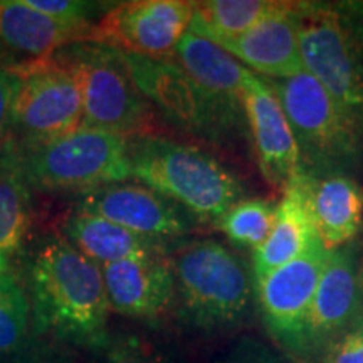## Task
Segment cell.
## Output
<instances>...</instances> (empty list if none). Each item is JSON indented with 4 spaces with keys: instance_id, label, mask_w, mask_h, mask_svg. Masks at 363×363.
<instances>
[{
    "instance_id": "4316f807",
    "label": "cell",
    "mask_w": 363,
    "mask_h": 363,
    "mask_svg": "<svg viewBox=\"0 0 363 363\" xmlns=\"http://www.w3.org/2000/svg\"><path fill=\"white\" fill-rule=\"evenodd\" d=\"M24 2L44 16L62 22V24L86 27V29L93 27L89 21L93 19L94 13L106 11L104 4L81 2V0H24Z\"/></svg>"
},
{
    "instance_id": "5bb4252c",
    "label": "cell",
    "mask_w": 363,
    "mask_h": 363,
    "mask_svg": "<svg viewBox=\"0 0 363 363\" xmlns=\"http://www.w3.org/2000/svg\"><path fill=\"white\" fill-rule=\"evenodd\" d=\"M79 211L152 239L174 240L194 229L192 214L143 184L118 182L83 194Z\"/></svg>"
},
{
    "instance_id": "8fae6325",
    "label": "cell",
    "mask_w": 363,
    "mask_h": 363,
    "mask_svg": "<svg viewBox=\"0 0 363 363\" xmlns=\"http://www.w3.org/2000/svg\"><path fill=\"white\" fill-rule=\"evenodd\" d=\"M363 325V274L353 247L330 251L308 315L303 357L325 353Z\"/></svg>"
},
{
    "instance_id": "8992f818",
    "label": "cell",
    "mask_w": 363,
    "mask_h": 363,
    "mask_svg": "<svg viewBox=\"0 0 363 363\" xmlns=\"http://www.w3.org/2000/svg\"><path fill=\"white\" fill-rule=\"evenodd\" d=\"M16 148L27 184L40 192L88 194L131 177L128 138L106 131L78 128L52 142Z\"/></svg>"
},
{
    "instance_id": "30bf717a",
    "label": "cell",
    "mask_w": 363,
    "mask_h": 363,
    "mask_svg": "<svg viewBox=\"0 0 363 363\" xmlns=\"http://www.w3.org/2000/svg\"><path fill=\"white\" fill-rule=\"evenodd\" d=\"M195 2L135 0L108 9L93 26L88 43L148 57H174L177 44L189 33Z\"/></svg>"
},
{
    "instance_id": "52a82bcc",
    "label": "cell",
    "mask_w": 363,
    "mask_h": 363,
    "mask_svg": "<svg viewBox=\"0 0 363 363\" xmlns=\"http://www.w3.org/2000/svg\"><path fill=\"white\" fill-rule=\"evenodd\" d=\"M61 52L81 86V128L128 140L153 135L155 110L136 88L121 51L99 43H74Z\"/></svg>"
},
{
    "instance_id": "5b68a950",
    "label": "cell",
    "mask_w": 363,
    "mask_h": 363,
    "mask_svg": "<svg viewBox=\"0 0 363 363\" xmlns=\"http://www.w3.org/2000/svg\"><path fill=\"white\" fill-rule=\"evenodd\" d=\"M180 320L199 331L233 328L246 320L254 284L238 254L216 239L185 244L170 259Z\"/></svg>"
},
{
    "instance_id": "f1b7e54d",
    "label": "cell",
    "mask_w": 363,
    "mask_h": 363,
    "mask_svg": "<svg viewBox=\"0 0 363 363\" xmlns=\"http://www.w3.org/2000/svg\"><path fill=\"white\" fill-rule=\"evenodd\" d=\"M21 84V76L0 61V148L11 138L13 108L19 96Z\"/></svg>"
},
{
    "instance_id": "277c9868",
    "label": "cell",
    "mask_w": 363,
    "mask_h": 363,
    "mask_svg": "<svg viewBox=\"0 0 363 363\" xmlns=\"http://www.w3.org/2000/svg\"><path fill=\"white\" fill-rule=\"evenodd\" d=\"M303 66L363 131V6L294 2Z\"/></svg>"
},
{
    "instance_id": "484cf974",
    "label": "cell",
    "mask_w": 363,
    "mask_h": 363,
    "mask_svg": "<svg viewBox=\"0 0 363 363\" xmlns=\"http://www.w3.org/2000/svg\"><path fill=\"white\" fill-rule=\"evenodd\" d=\"M101 353L103 363H179L157 345L133 333L111 335Z\"/></svg>"
},
{
    "instance_id": "d4e9b609",
    "label": "cell",
    "mask_w": 363,
    "mask_h": 363,
    "mask_svg": "<svg viewBox=\"0 0 363 363\" xmlns=\"http://www.w3.org/2000/svg\"><path fill=\"white\" fill-rule=\"evenodd\" d=\"M30 303L12 272L0 274V357L11 358L29 338Z\"/></svg>"
},
{
    "instance_id": "e0dca14e",
    "label": "cell",
    "mask_w": 363,
    "mask_h": 363,
    "mask_svg": "<svg viewBox=\"0 0 363 363\" xmlns=\"http://www.w3.org/2000/svg\"><path fill=\"white\" fill-rule=\"evenodd\" d=\"M293 7L294 2H283L278 11L244 34L220 39L214 44L229 52L259 78H293L305 71L299 52Z\"/></svg>"
},
{
    "instance_id": "9c48e42d",
    "label": "cell",
    "mask_w": 363,
    "mask_h": 363,
    "mask_svg": "<svg viewBox=\"0 0 363 363\" xmlns=\"http://www.w3.org/2000/svg\"><path fill=\"white\" fill-rule=\"evenodd\" d=\"M328 254L318 239L303 256L254 278L257 305L267 331L296 355L303 353L308 315Z\"/></svg>"
},
{
    "instance_id": "4fadbf2b",
    "label": "cell",
    "mask_w": 363,
    "mask_h": 363,
    "mask_svg": "<svg viewBox=\"0 0 363 363\" xmlns=\"http://www.w3.org/2000/svg\"><path fill=\"white\" fill-rule=\"evenodd\" d=\"M174 59L202 91L219 121L222 135L244 128V91L252 71L201 35L187 33L177 44Z\"/></svg>"
},
{
    "instance_id": "d6986e66",
    "label": "cell",
    "mask_w": 363,
    "mask_h": 363,
    "mask_svg": "<svg viewBox=\"0 0 363 363\" xmlns=\"http://www.w3.org/2000/svg\"><path fill=\"white\" fill-rule=\"evenodd\" d=\"M318 239L310 208V179L298 174L276 207V220L269 235L254 249V278L303 256Z\"/></svg>"
},
{
    "instance_id": "9a60e30c",
    "label": "cell",
    "mask_w": 363,
    "mask_h": 363,
    "mask_svg": "<svg viewBox=\"0 0 363 363\" xmlns=\"http://www.w3.org/2000/svg\"><path fill=\"white\" fill-rule=\"evenodd\" d=\"M244 113L261 174L271 187L284 192L299 174L298 147L278 94L264 78H249Z\"/></svg>"
},
{
    "instance_id": "83f0119b",
    "label": "cell",
    "mask_w": 363,
    "mask_h": 363,
    "mask_svg": "<svg viewBox=\"0 0 363 363\" xmlns=\"http://www.w3.org/2000/svg\"><path fill=\"white\" fill-rule=\"evenodd\" d=\"M11 363H78L66 345L30 333L22 348L11 357Z\"/></svg>"
},
{
    "instance_id": "1f68e13d",
    "label": "cell",
    "mask_w": 363,
    "mask_h": 363,
    "mask_svg": "<svg viewBox=\"0 0 363 363\" xmlns=\"http://www.w3.org/2000/svg\"><path fill=\"white\" fill-rule=\"evenodd\" d=\"M0 363H11V358H6V357H0Z\"/></svg>"
},
{
    "instance_id": "2e32d148",
    "label": "cell",
    "mask_w": 363,
    "mask_h": 363,
    "mask_svg": "<svg viewBox=\"0 0 363 363\" xmlns=\"http://www.w3.org/2000/svg\"><path fill=\"white\" fill-rule=\"evenodd\" d=\"M110 310L128 318L157 321L175 303V278L167 256L138 257L99 266Z\"/></svg>"
},
{
    "instance_id": "cb8c5ba5",
    "label": "cell",
    "mask_w": 363,
    "mask_h": 363,
    "mask_svg": "<svg viewBox=\"0 0 363 363\" xmlns=\"http://www.w3.org/2000/svg\"><path fill=\"white\" fill-rule=\"evenodd\" d=\"M276 207L262 199H242L216 220L217 229L239 246L257 249L269 235Z\"/></svg>"
},
{
    "instance_id": "ac0fdd59",
    "label": "cell",
    "mask_w": 363,
    "mask_h": 363,
    "mask_svg": "<svg viewBox=\"0 0 363 363\" xmlns=\"http://www.w3.org/2000/svg\"><path fill=\"white\" fill-rule=\"evenodd\" d=\"M91 29L62 24L24 0H0V51L9 67L44 61L66 45L88 43Z\"/></svg>"
},
{
    "instance_id": "7c38bea8",
    "label": "cell",
    "mask_w": 363,
    "mask_h": 363,
    "mask_svg": "<svg viewBox=\"0 0 363 363\" xmlns=\"http://www.w3.org/2000/svg\"><path fill=\"white\" fill-rule=\"evenodd\" d=\"M121 54L136 88L152 108H158L180 128L207 138H220L222 130L211 104L174 57Z\"/></svg>"
},
{
    "instance_id": "6da1fadb",
    "label": "cell",
    "mask_w": 363,
    "mask_h": 363,
    "mask_svg": "<svg viewBox=\"0 0 363 363\" xmlns=\"http://www.w3.org/2000/svg\"><path fill=\"white\" fill-rule=\"evenodd\" d=\"M33 333L62 345L103 352L110 342L101 269L66 238H51L29 264Z\"/></svg>"
},
{
    "instance_id": "ffe728a7",
    "label": "cell",
    "mask_w": 363,
    "mask_h": 363,
    "mask_svg": "<svg viewBox=\"0 0 363 363\" xmlns=\"http://www.w3.org/2000/svg\"><path fill=\"white\" fill-rule=\"evenodd\" d=\"M66 239L94 264L167 256L170 242L140 235L103 217L78 211L65 222Z\"/></svg>"
},
{
    "instance_id": "d6a6232c",
    "label": "cell",
    "mask_w": 363,
    "mask_h": 363,
    "mask_svg": "<svg viewBox=\"0 0 363 363\" xmlns=\"http://www.w3.org/2000/svg\"><path fill=\"white\" fill-rule=\"evenodd\" d=\"M362 274H363V264H362Z\"/></svg>"
},
{
    "instance_id": "f546056e",
    "label": "cell",
    "mask_w": 363,
    "mask_h": 363,
    "mask_svg": "<svg viewBox=\"0 0 363 363\" xmlns=\"http://www.w3.org/2000/svg\"><path fill=\"white\" fill-rule=\"evenodd\" d=\"M325 363H363V325L331 345L325 352Z\"/></svg>"
},
{
    "instance_id": "ba28073f",
    "label": "cell",
    "mask_w": 363,
    "mask_h": 363,
    "mask_svg": "<svg viewBox=\"0 0 363 363\" xmlns=\"http://www.w3.org/2000/svg\"><path fill=\"white\" fill-rule=\"evenodd\" d=\"M11 69L22 79L9 138L16 147H35L81 128L83 94L61 49L44 61Z\"/></svg>"
},
{
    "instance_id": "44dd1931",
    "label": "cell",
    "mask_w": 363,
    "mask_h": 363,
    "mask_svg": "<svg viewBox=\"0 0 363 363\" xmlns=\"http://www.w3.org/2000/svg\"><path fill=\"white\" fill-rule=\"evenodd\" d=\"M310 208L318 238L326 251L345 247L363 220V192L350 177L310 179Z\"/></svg>"
},
{
    "instance_id": "4dcf8cb0",
    "label": "cell",
    "mask_w": 363,
    "mask_h": 363,
    "mask_svg": "<svg viewBox=\"0 0 363 363\" xmlns=\"http://www.w3.org/2000/svg\"><path fill=\"white\" fill-rule=\"evenodd\" d=\"M222 363H281L266 345L252 338H244L230 350Z\"/></svg>"
},
{
    "instance_id": "7402d4cb",
    "label": "cell",
    "mask_w": 363,
    "mask_h": 363,
    "mask_svg": "<svg viewBox=\"0 0 363 363\" xmlns=\"http://www.w3.org/2000/svg\"><path fill=\"white\" fill-rule=\"evenodd\" d=\"M33 199L22 172L17 148L9 142L0 148V274L11 272L30 227Z\"/></svg>"
},
{
    "instance_id": "603a6c76",
    "label": "cell",
    "mask_w": 363,
    "mask_h": 363,
    "mask_svg": "<svg viewBox=\"0 0 363 363\" xmlns=\"http://www.w3.org/2000/svg\"><path fill=\"white\" fill-rule=\"evenodd\" d=\"M283 6L276 0H208L195 2L189 33L212 43L244 34Z\"/></svg>"
},
{
    "instance_id": "7a4b0ae2",
    "label": "cell",
    "mask_w": 363,
    "mask_h": 363,
    "mask_svg": "<svg viewBox=\"0 0 363 363\" xmlns=\"http://www.w3.org/2000/svg\"><path fill=\"white\" fill-rule=\"evenodd\" d=\"M131 177L192 214L217 220L246 194L234 172L194 145L158 135L130 138Z\"/></svg>"
},
{
    "instance_id": "3957f363",
    "label": "cell",
    "mask_w": 363,
    "mask_h": 363,
    "mask_svg": "<svg viewBox=\"0 0 363 363\" xmlns=\"http://www.w3.org/2000/svg\"><path fill=\"white\" fill-rule=\"evenodd\" d=\"M288 116L299 155V174L311 180L348 177L362 160L363 131L306 71L267 81Z\"/></svg>"
}]
</instances>
